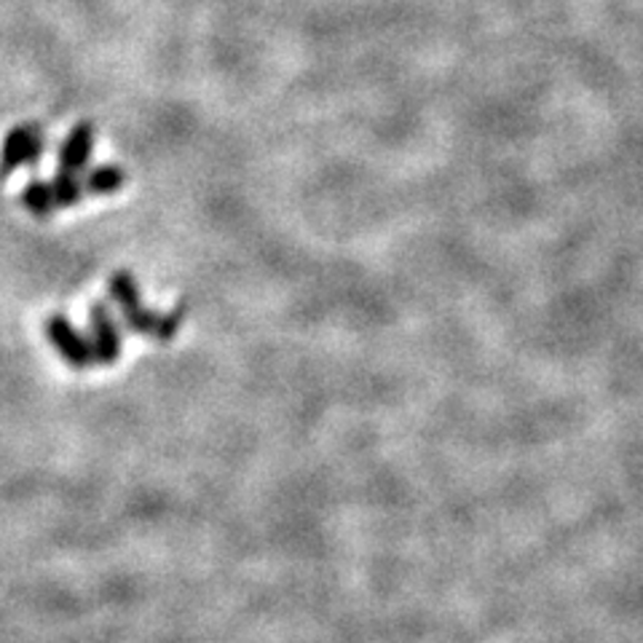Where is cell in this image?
Masks as SVG:
<instances>
[{
	"label": "cell",
	"instance_id": "8",
	"mask_svg": "<svg viewBox=\"0 0 643 643\" xmlns=\"http://www.w3.org/2000/svg\"><path fill=\"white\" fill-rule=\"evenodd\" d=\"M51 188H54L57 207H73L83 197V185H81V180H78V174L64 172V169H60V172H57V178H54V183H51Z\"/></svg>",
	"mask_w": 643,
	"mask_h": 643
},
{
	"label": "cell",
	"instance_id": "7",
	"mask_svg": "<svg viewBox=\"0 0 643 643\" xmlns=\"http://www.w3.org/2000/svg\"><path fill=\"white\" fill-rule=\"evenodd\" d=\"M123 183H127V174L121 172V167H113V164L97 167L87 174V191H92L94 197H108V193H115Z\"/></svg>",
	"mask_w": 643,
	"mask_h": 643
},
{
	"label": "cell",
	"instance_id": "3",
	"mask_svg": "<svg viewBox=\"0 0 643 643\" xmlns=\"http://www.w3.org/2000/svg\"><path fill=\"white\" fill-rule=\"evenodd\" d=\"M47 333H49L51 346L60 352V356L64 362H68L70 368L83 370V368H92V362H97L94 349H92V343H89V338L83 333H78V330L73 328V322H70L68 317H62V314L49 317Z\"/></svg>",
	"mask_w": 643,
	"mask_h": 643
},
{
	"label": "cell",
	"instance_id": "5",
	"mask_svg": "<svg viewBox=\"0 0 643 643\" xmlns=\"http://www.w3.org/2000/svg\"><path fill=\"white\" fill-rule=\"evenodd\" d=\"M92 148H94L92 123H78L60 148V169L78 174L89 164V159H92Z\"/></svg>",
	"mask_w": 643,
	"mask_h": 643
},
{
	"label": "cell",
	"instance_id": "4",
	"mask_svg": "<svg viewBox=\"0 0 643 643\" xmlns=\"http://www.w3.org/2000/svg\"><path fill=\"white\" fill-rule=\"evenodd\" d=\"M89 317H92V333H89V343H92V349H94V360L102 362V365H110V362L119 360V354H121L119 328H115L113 317H110V311L102 307V303L92 307Z\"/></svg>",
	"mask_w": 643,
	"mask_h": 643
},
{
	"label": "cell",
	"instance_id": "1",
	"mask_svg": "<svg viewBox=\"0 0 643 643\" xmlns=\"http://www.w3.org/2000/svg\"><path fill=\"white\" fill-rule=\"evenodd\" d=\"M110 295H113V301L119 303L123 322H127L134 333L155 335L161 314H155V311H148L145 307H142L138 282H134L132 274H115L113 279H110Z\"/></svg>",
	"mask_w": 643,
	"mask_h": 643
},
{
	"label": "cell",
	"instance_id": "6",
	"mask_svg": "<svg viewBox=\"0 0 643 643\" xmlns=\"http://www.w3.org/2000/svg\"><path fill=\"white\" fill-rule=\"evenodd\" d=\"M22 204L36 218H49L57 207L54 188H51V183H43V180H30L22 191Z\"/></svg>",
	"mask_w": 643,
	"mask_h": 643
},
{
	"label": "cell",
	"instance_id": "9",
	"mask_svg": "<svg viewBox=\"0 0 643 643\" xmlns=\"http://www.w3.org/2000/svg\"><path fill=\"white\" fill-rule=\"evenodd\" d=\"M183 307L180 309H174L172 314H161V320H159V328H155V338L159 341H169L174 333L180 330V322H183Z\"/></svg>",
	"mask_w": 643,
	"mask_h": 643
},
{
	"label": "cell",
	"instance_id": "2",
	"mask_svg": "<svg viewBox=\"0 0 643 643\" xmlns=\"http://www.w3.org/2000/svg\"><path fill=\"white\" fill-rule=\"evenodd\" d=\"M43 145H47V134L38 123H24V127L11 129L9 138L3 140V151H0V174H11L17 167L36 164L41 159Z\"/></svg>",
	"mask_w": 643,
	"mask_h": 643
}]
</instances>
